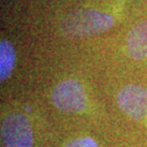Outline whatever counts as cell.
Here are the masks:
<instances>
[{
	"label": "cell",
	"mask_w": 147,
	"mask_h": 147,
	"mask_svg": "<svg viewBox=\"0 0 147 147\" xmlns=\"http://www.w3.org/2000/svg\"><path fill=\"white\" fill-rule=\"evenodd\" d=\"M113 23L115 20L109 13L94 9H83L65 16L60 24V31L63 36L69 38H84L104 33Z\"/></svg>",
	"instance_id": "1"
},
{
	"label": "cell",
	"mask_w": 147,
	"mask_h": 147,
	"mask_svg": "<svg viewBox=\"0 0 147 147\" xmlns=\"http://www.w3.org/2000/svg\"><path fill=\"white\" fill-rule=\"evenodd\" d=\"M16 62V50L9 40L0 42V81L5 82L11 75Z\"/></svg>",
	"instance_id": "6"
},
{
	"label": "cell",
	"mask_w": 147,
	"mask_h": 147,
	"mask_svg": "<svg viewBox=\"0 0 147 147\" xmlns=\"http://www.w3.org/2000/svg\"><path fill=\"white\" fill-rule=\"evenodd\" d=\"M120 109L133 120L141 122L147 116V89L142 85L130 84L117 95Z\"/></svg>",
	"instance_id": "4"
},
{
	"label": "cell",
	"mask_w": 147,
	"mask_h": 147,
	"mask_svg": "<svg viewBox=\"0 0 147 147\" xmlns=\"http://www.w3.org/2000/svg\"><path fill=\"white\" fill-rule=\"evenodd\" d=\"M127 51L134 60L147 58V20L132 27L127 36Z\"/></svg>",
	"instance_id": "5"
},
{
	"label": "cell",
	"mask_w": 147,
	"mask_h": 147,
	"mask_svg": "<svg viewBox=\"0 0 147 147\" xmlns=\"http://www.w3.org/2000/svg\"><path fill=\"white\" fill-rule=\"evenodd\" d=\"M64 147H99L98 144L96 143L94 138L92 137H79V138H74L72 141L65 144Z\"/></svg>",
	"instance_id": "7"
},
{
	"label": "cell",
	"mask_w": 147,
	"mask_h": 147,
	"mask_svg": "<svg viewBox=\"0 0 147 147\" xmlns=\"http://www.w3.org/2000/svg\"><path fill=\"white\" fill-rule=\"evenodd\" d=\"M1 138L5 147H33V130L27 117L21 112L5 116L1 123Z\"/></svg>",
	"instance_id": "2"
},
{
	"label": "cell",
	"mask_w": 147,
	"mask_h": 147,
	"mask_svg": "<svg viewBox=\"0 0 147 147\" xmlns=\"http://www.w3.org/2000/svg\"><path fill=\"white\" fill-rule=\"evenodd\" d=\"M51 100L56 108L63 112L79 113L86 107V94L82 84L75 80H64L53 90Z\"/></svg>",
	"instance_id": "3"
}]
</instances>
